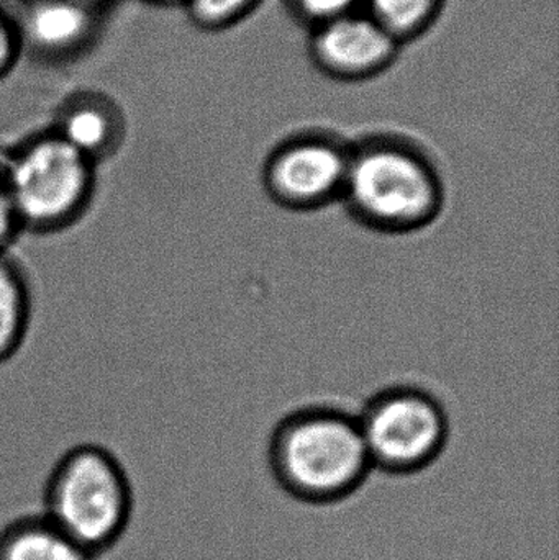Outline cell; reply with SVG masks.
<instances>
[{
    "mask_svg": "<svg viewBox=\"0 0 559 560\" xmlns=\"http://www.w3.org/2000/svg\"><path fill=\"white\" fill-rule=\"evenodd\" d=\"M445 5L446 0H364L363 10L406 46L433 28Z\"/></svg>",
    "mask_w": 559,
    "mask_h": 560,
    "instance_id": "12",
    "label": "cell"
},
{
    "mask_svg": "<svg viewBox=\"0 0 559 560\" xmlns=\"http://www.w3.org/2000/svg\"><path fill=\"white\" fill-rule=\"evenodd\" d=\"M30 316L28 280L9 253H0V364L19 351L28 331Z\"/></svg>",
    "mask_w": 559,
    "mask_h": 560,
    "instance_id": "11",
    "label": "cell"
},
{
    "mask_svg": "<svg viewBox=\"0 0 559 560\" xmlns=\"http://www.w3.org/2000/svg\"><path fill=\"white\" fill-rule=\"evenodd\" d=\"M81 2L88 3V5L95 7L98 2H102V0H81Z\"/></svg>",
    "mask_w": 559,
    "mask_h": 560,
    "instance_id": "17",
    "label": "cell"
},
{
    "mask_svg": "<svg viewBox=\"0 0 559 560\" xmlns=\"http://www.w3.org/2000/svg\"><path fill=\"white\" fill-rule=\"evenodd\" d=\"M19 233H22V229L16 220L2 166H0V253H9V246L19 236Z\"/></svg>",
    "mask_w": 559,
    "mask_h": 560,
    "instance_id": "15",
    "label": "cell"
},
{
    "mask_svg": "<svg viewBox=\"0 0 559 560\" xmlns=\"http://www.w3.org/2000/svg\"><path fill=\"white\" fill-rule=\"evenodd\" d=\"M94 28V7L81 0H35L23 19L26 38L35 48L66 52L81 46Z\"/></svg>",
    "mask_w": 559,
    "mask_h": 560,
    "instance_id": "8",
    "label": "cell"
},
{
    "mask_svg": "<svg viewBox=\"0 0 559 560\" xmlns=\"http://www.w3.org/2000/svg\"><path fill=\"white\" fill-rule=\"evenodd\" d=\"M289 15L305 30L363 10L364 0H282Z\"/></svg>",
    "mask_w": 559,
    "mask_h": 560,
    "instance_id": "14",
    "label": "cell"
},
{
    "mask_svg": "<svg viewBox=\"0 0 559 560\" xmlns=\"http://www.w3.org/2000/svg\"><path fill=\"white\" fill-rule=\"evenodd\" d=\"M266 457L279 489L312 506L351 499L374 470L357 415L334 405H307L281 418Z\"/></svg>",
    "mask_w": 559,
    "mask_h": 560,
    "instance_id": "2",
    "label": "cell"
},
{
    "mask_svg": "<svg viewBox=\"0 0 559 560\" xmlns=\"http://www.w3.org/2000/svg\"><path fill=\"white\" fill-rule=\"evenodd\" d=\"M341 206L370 232L406 236L432 226L446 203L435 158L406 135L380 131L351 141Z\"/></svg>",
    "mask_w": 559,
    "mask_h": 560,
    "instance_id": "1",
    "label": "cell"
},
{
    "mask_svg": "<svg viewBox=\"0 0 559 560\" xmlns=\"http://www.w3.org/2000/svg\"><path fill=\"white\" fill-rule=\"evenodd\" d=\"M350 150V141L318 128L282 138L263 163L266 196L294 213L321 212L340 203Z\"/></svg>",
    "mask_w": 559,
    "mask_h": 560,
    "instance_id": "6",
    "label": "cell"
},
{
    "mask_svg": "<svg viewBox=\"0 0 559 560\" xmlns=\"http://www.w3.org/2000/svg\"><path fill=\"white\" fill-rule=\"evenodd\" d=\"M374 470L410 477L432 467L449 446V410L433 392L412 384L376 392L357 415Z\"/></svg>",
    "mask_w": 559,
    "mask_h": 560,
    "instance_id": "5",
    "label": "cell"
},
{
    "mask_svg": "<svg viewBox=\"0 0 559 560\" xmlns=\"http://www.w3.org/2000/svg\"><path fill=\"white\" fill-rule=\"evenodd\" d=\"M45 515L23 516L0 532V560H95Z\"/></svg>",
    "mask_w": 559,
    "mask_h": 560,
    "instance_id": "9",
    "label": "cell"
},
{
    "mask_svg": "<svg viewBox=\"0 0 559 560\" xmlns=\"http://www.w3.org/2000/svg\"><path fill=\"white\" fill-rule=\"evenodd\" d=\"M0 166L22 232L68 230L85 215L97 189V164L55 131L30 138Z\"/></svg>",
    "mask_w": 559,
    "mask_h": 560,
    "instance_id": "4",
    "label": "cell"
},
{
    "mask_svg": "<svg viewBox=\"0 0 559 560\" xmlns=\"http://www.w3.org/2000/svg\"><path fill=\"white\" fill-rule=\"evenodd\" d=\"M16 52V38L12 26L0 13V74L12 66Z\"/></svg>",
    "mask_w": 559,
    "mask_h": 560,
    "instance_id": "16",
    "label": "cell"
},
{
    "mask_svg": "<svg viewBox=\"0 0 559 560\" xmlns=\"http://www.w3.org/2000/svg\"><path fill=\"white\" fill-rule=\"evenodd\" d=\"M154 2H161V3L180 2V3H183V0H154Z\"/></svg>",
    "mask_w": 559,
    "mask_h": 560,
    "instance_id": "18",
    "label": "cell"
},
{
    "mask_svg": "<svg viewBox=\"0 0 559 560\" xmlns=\"http://www.w3.org/2000/svg\"><path fill=\"white\" fill-rule=\"evenodd\" d=\"M305 48L314 68L327 78L363 82L393 68L404 45L366 10H358L307 30Z\"/></svg>",
    "mask_w": 559,
    "mask_h": 560,
    "instance_id": "7",
    "label": "cell"
},
{
    "mask_svg": "<svg viewBox=\"0 0 559 560\" xmlns=\"http://www.w3.org/2000/svg\"><path fill=\"white\" fill-rule=\"evenodd\" d=\"M263 0H183L194 25L206 32H223L245 22Z\"/></svg>",
    "mask_w": 559,
    "mask_h": 560,
    "instance_id": "13",
    "label": "cell"
},
{
    "mask_svg": "<svg viewBox=\"0 0 559 560\" xmlns=\"http://www.w3.org/2000/svg\"><path fill=\"white\" fill-rule=\"evenodd\" d=\"M53 131L94 164L112 156L121 140L117 118L95 102H81L69 107Z\"/></svg>",
    "mask_w": 559,
    "mask_h": 560,
    "instance_id": "10",
    "label": "cell"
},
{
    "mask_svg": "<svg viewBox=\"0 0 559 560\" xmlns=\"http://www.w3.org/2000/svg\"><path fill=\"white\" fill-rule=\"evenodd\" d=\"M131 512L127 472L97 444L72 447L49 474L43 515L95 558L120 541Z\"/></svg>",
    "mask_w": 559,
    "mask_h": 560,
    "instance_id": "3",
    "label": "cell"
}]
</instances>
